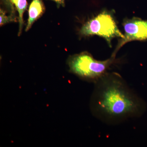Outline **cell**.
I'll list each match as a JSON object with an SVG mask.
<instances>
[{"label": "cell", "instance_id": "8992f818", "mask_svg": "<svg viewBox=\"0 0 147 147\" xmlns=\"http://www.w3.org/2000/svg\"><path fill=\"white\" fill-rule=\"evenodd\" d=\"M11 3L14 4L16 7V9L18 13V22H19V32L18 36H20L22 32L24 20L23 14L24 11L27 9L28 7V3L26 0H11Z\"/></svg>", "mask_w": 147, "mask_h": 147}, {"label": "cell", "instance_id": "5b68a950", "mask_svg": "<svg viewBox=\"0 0 147 147\" xmlns=\"http://www.w3.org/2000/svg\"><path fill=\"white\" fill-rule=\"evenodd\" d=\"M45 11V6L42 0H32L29 7V18L26 31L29 30L35 21L42 16Z\"/></svg>", "mask_w": 147, "mask_h": 147}, {"label": "cell", "instance_id": "52a82bcc", "mask_svg": "<svg viewBox=\"0 0 147 147\" xmlns=\"http://www.w3.org/2000/svg\"><path fill=\"white\" fill-rule=\"evenodd\" d=\"M16 21V17L10 15L9 16H7L5 11L1 9L0 11V25L1 26L9 22Z\"/></svg>", "mask_w": 147, "mask_h": 147}, {"label": "cell", "instance_id": "9c48e42d", "mask_svg": "<svg viewBox=\"0 0 147 147\" xmlns=\"http://www.w3.org/2000/svg\"><path fill=\"white\" fill-rule=\"evenodd\" d=\"M57 3L58 4L63 5L64 4L65 0H53Z\"/></svg>", "mask_w": 147, "mask_h": 147}, {"label": "cell", "instance_id": "277c9868", "mask_svg": "<svg viewBox=\"0 0 147 147\" xmlns=\"http://www.w3.org/2000/svg\"><path fill=\"white\" fill-rule=\"evenodd\" d=\"M124 34L120 39L113 55H116L119 50L125 44L134 40L147 41V20L138 17L125 18L122 24Z\"/></svg>", "mask_w": 147, "mask_h": 147}, {"label": "cell", "instance_id": "6da1fadb", "mask_svg": "<svg viewBox=\"0 0 147 147\" xmlns=\"http://www.w3.org/2000/svg\"><path fill=\"white\" fill-rule=\"evenodd\" d=\"M90 107L92 114L103 123L119 124L129 119L142 117L147 104L115 72H108L95 82Z\"/></svg>", "mask_w": 147, "mask_h": 147}, {"label": "cell", "instance_id": "3957f363", "mask_svg": "<svg viewBox=\"0 0 147 147\" xmlns=\"http://www.w3.org/2000/svg\"><path fill=\"white\" fill-rule=\"evenodd\" d=\"M83 36L97 35L103 38L111 47L112 40L115 38H124L120 30L113 13L103 11L84 24L80 31Z\"/></svg>", "mask_w": 147, "mask_h": 147}, {"label": "cell", "instance_id": "ba28073f", "mask_svg": "<svg viewBox=\"0 0 147 147\" xmlns=\"http://www.w3.org/2000/svg\"><path fill=\"white\" fill-rule=\"evenodd\" d=\"M1 1L7 9L9 11V12L11 13L10 15L15 16V14H14L15 11H14V7H13V4L11 1V0H1Z\"/></svg>", "mask_w": 147, "mask_h": 147}, {"label": "cell", "instance_id": "7a4b0ae2", "mask_svg": "<svg viewBox=\"0 0 147 147\" xmlns=\"http://www.w3.org/2000/svg\"><path fill=\"white\" fill-rule=\"evenodd\" d=\"M116 56L112 55L105 60L98 61L90 53L84 52L71 57L68 64L71 72L81 79L94 83L108 73L110 67L117 63Z\"/></svg>", "mask_w": 147, "mask_h": 147}]
</instances>
